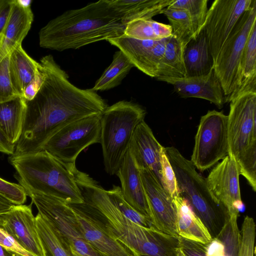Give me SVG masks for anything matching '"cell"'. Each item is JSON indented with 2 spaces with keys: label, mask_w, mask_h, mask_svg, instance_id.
<instances>
[{
  "label": "cell",
  "mask_w": 256,
  "mask_h": 256,
  "mask_svg": "<svg viewBox=\"0 0 256 256\" xmlns=\"http://www.w3.org/2000/svg\"><path fill=\"white\" fill-rule=\"evenodd\" d=\"M74 176L84 201L105 220L112 236L134 256H176L178 237L129 220L111 201L106 190L88 174L76 168Z\"/></svg>",
  "instance_id": "obj_3"
},
{
  "label": "cell",
  "mask_w": 256,
  "mask_h": 256,
  "mask_svg": "<svg viewBox=\"0 0 256 256\" xmlns=\"http://www.w3.org/2000/svg\"><path fill=\"white\" fill-rule=\"evenodd\" d=\"M208 2L207 0H174L168 7L183 8L188 11L196 37L204 28L208 10Z\"/></svg>",
  "instance_id": "obj_33"
},
{
  "label": "cell",
  "mask_w": 256,
  "mask_h": 256,
  "mask_svg": "<svg viewBox=\"0 0 256 256\" xmlns=\"http://www.w3.org/2000/svg\"><path fill=\"white\" fill-rule=\"evenodd\" d=\"M140 172L152 226L168 234L178 237L176 213L172 198L150 171L142 170Z\"/></svg>",
  "instance_id": "obj_14"
},
{
  "label": "cell",
  "mask_w": 256,
  "mask_h": 256,
  "mask_svg": "<svg viewBox=\"0 0 256 256\" xmlns=\"http://www.w3.org/2000/svg\"><path fill=\"white\" fill-rule=\"evenodd\" d=\"M36 221L46 256H74L70 245L43 216L38 213Z\"/></svg>",
  "instance_id": "obj_28"
},
{
  "label": "cell",
  "mask_w": 256,
  "mask_h": 256,
  "mask_svg": "<svg viewBox=\"0 0 256 256\" xmlns=\"http://www.w3.org/2000/svg\"><path fill=\"white\" fill-rule=\"evenodd\" d=\"M168 38L160 40H140L123 35L108 41L122 51L134 67L156 78Z\"/></svg>",
  "instance_id": "obj_17"
},
{
  "label": "cell",
  "mask_w": 256,
  "mask_h": 256,
  "mask_svg": "<svg viewBox=\"0 0 256 256\" xmlns=\"http://www.w3.org/2000/svg\"><path fill=\"white\" fill-rule=\"evenodd\" d=\"M240 175L236 161L228 155L212 169L206 178L210 190L226 208L230 218H238L242 205Z\"/></svg>",
  "instance_id": "obj_15"
},
{
  "label": "cell",
  "mask_w": 256,
  "mask_h": 256,
  "mask_svg": "<svg viewBox=\"0 0 256 256\" xmlns=\"http://www.w3.org/2000/svg\"><path fill=\"white\" fill-rule=\"evenodd\" d=\"M86 241L102 256H134L110 233L89 204H70Z\"/></svg>",
  "instance_id": "obj_13"
},
{
  "label": "cell",
  "mask_w": 256,
  "mask_h": 256,
  "mask_svg": "<svg viewBox=\"0 0 256 256\" xmlns=\"http://www.w3.org/2000/svg\"><path fill=\"white\" fill-rule=\"evenodd\" d=\"M206 244L208 256H225L224 245L218 238H212L210 242Z\"/></svg>",
  "instance_id": "obj_42"
},
{
  "label": "cell",
  "mask_w": 256,
  "mask_h": 256,
  "mask_svg": "<svg viewBox=\"0 0 256 256\" xmlns=\"http://www.w3.org/2000/svg\"><path fill=\"white\" fill-rule=\"evenodd\" d=\"M102 114H92L64 126L48 139L42 150L64 163L75 164L84 149L100 143Z\"/></svg>",
  "instance_id": "obj_10"
},
{
  "label": "cell",
  "mask_w": 256,
  "mask_h": 256,
  "mask_svg": "<svg viewBox=\"0 0 256 256\" xmlns=\"http://www.w3.org/2000/svg\"><path fill=\"white\" fill-rule=\"evenodd\" d=\"M44 74L42 66L40 63L39 67L32 80L24 89L23 98L28 102L32 100L36 95L44 81Z\"/></svg>",
  "instance_id": "obj_41"
},
{
  "label": "cell",
  "mask_w": 256,
  "mask_h": 256,
  "mask_svg": "<svg viewBox=\"0 0 256 256\" xmlns=\"http://www.w3.org/2000/svg\"><path fill=\"white\" fill-rule=\"evenodd\" d=\"M32 204L70 247L82 256H102L84 239L70 204L56 198L26 192Z\"/></svg>",
  "instance_id": "obj_11"
},
{
  "label": "cell",
  "mask_w": 256,
  "mask_h": 256,
  "mask_svg": "<svg viewBox=\"0 0 256 256\" xmlns=\"http://www.w3.org/2000/svg\"><path fill=\"white\" fill-rule=\"evenodd\" d=\"M164 148L174 172L179 196L186 200L212 238H216L229 217L226 208L214 196L190 160L174 146Z\"/></svg>",
  "instance_id": "obj_6"
},
{
  "label": "cell",
  "mask_w": 256,
  "mask_h": 256,
  "mask_svg": "<svg viewBox=\"0 0 256 256\" xmlns=\"http://www.w3.org/2000/svg\"><path fill=\"white\" fill-rule=\"evenodd\" d=\"M4 252L6 256H22L14 252H12L8 250L4 249Z\"/></svg>",
  "instance_id": "obj_47"
},
{
  "label": "cell",
  "mask_w": 256,
  "mask_h": 256,
  "mask_svg": "<svg viewBox=\"0 0 256 256\" xmlns=\"http://www.w3.org/2000/svg\"><path fill=\"white\" fill-rule=\"evenodd\" d=\"M254 0H215L208 10L203 30L214 64L219 52L242 14Z\"/></svg>",
  "instance_id": "obj_12"
},
{
  "label": "cell",
  "mask_w": 256,
  "mask_h": 256,
  "mask_svg": "<svg viewBox=\"0 0 256 256\" xmlns=\"http://www.w3.org/2000/svg\"><path fill=\"white\" fill-rule=\"evenodd\" d=\"M39 66L40 62L31 58L22 45L10 54V76L13 86L20 97L23 98L24 89L33 78Z\"/></svg>",
  "instance_id": "obj_26"
},
{
  "label": "cell",
  "mask_w": 256,
  "mask_h": 256,
  "mask_svg": "<svg viewBox=\"0 0 256 256\" xmlns=\"http://www.w3.org/2000/svg\"><path fill=\"white\" fill-rule=\"evenodd\" d=\"M11 4L12 0H0V38L9 16Z\"/></svg>",
  "instance_id": "obj_43"
},
{
  "label": "cell",
  "mask_w": 256,
  "mask_h": 256,
  "mask_svg": "<svg viewBox=\"0 0 256 256\" xmlns=\"http://www.w3.org/2000/svg\"><path fill=\"white\" fill-rule=\"evenodd\" d=\"M14 205V204L0 194V214L6 212Z\"/></svg>",
  "instance_id": "obj_45"
},
{
  "label": "cell",
  "mask_w": 256,
  "mask_h": 256,
  "mask_svg": "<svg viewBox=\"0 0 256 256\" xmlns=\"http://www.w3.org/2000/svg\"><path fill=\"white\" fill-rule=\"evenodd\" d=\"M26 111L23 98L0 104V130L11 144H16L22 134Z\"/></svg>",
  "instance_id": "obj_25"
},
{
  "label": "cell",
  "mask_w": 256,
  "mask_h": 256,
  "mask_svg": "<svg viewBox=\"0 0 256 256\" xmlns=\"http://www.w3.org/2000/svg\"><path fill=\"white\" fill-rule=\"evenodd\" d=\"M106 192L111 201L128 219L144 227L152 226L148 217L136 210L124 200L120 186H114Z\"/></svg>",
  "instance_id": "obj_34"
},
{
  "label": "cell",
  "mask_w": 256,
  "mask_h": 256,
  "mask_svg": "<svg viewBox=\"0 0 256 256\" xmlns=\"http://www.w3.org/2000/svg\"><path fill=\"white\" fill-rule=\"evenodd\" d=\"M163 146L160 154L162 186L173 198L179 196L174 172Z\"/></svg>",
  "instance_id": "obj_37"
},
{
  "label": "cell",
  "mask_w": 256,
  "mask_h": 256,
  "mask_svg": "<svg viewBox=\"0 0 256 256\" xmlns=\"http://www.w3.org/2000/svg\"><path fill=\"white\" fill-rule=\"evenodd\" d=\"M10 55L0 62V104L20 97L12 82L9 68Z\"/></svg>",
  "instance_id": "obj_36"
},
{
  "label": "cell",
  "mask_w": 256,
  "mask_h": 256,
  "mask_svg": "<svg viewBox=\"0 0 256 256\" xmlns=\"http://www.w3.org/2000/svg\"><path fill=\"white\" fill-rule=\"evenodd\" d=\"M256 234V225L254 218L246 216L240 232L238 256H254Z\"/></svg>",
  "instance_id": "obj_35"
},
{
  "label": "cell",
  "mask_w": 256,
  "mask_h": 256,
  "mask_svg": "<svg viewBox=\"0 0 256 256\" xmlns=\"http://www.w3.org/2000/svg\"><path fill=\"white\" fill-rule=\"evenodd\" d=\"M228 154L236 161L240 174L256 191V90H246L228 102Z\"/></svg>",
  "instance_id": "obj_5"
},
{
  "label": "cell",
  "mask_w": 256,
  "mask_h": 256,
  "mask_svg": "<svg viewBox=\"0 0 256 256\" xmlns=\"http://www.w3.org/2000/svg\"><path fill=\"white\" fill-rule=\"evenodd\" d=\"M157 80L172 84L182 98H196L206 100L221 108L226 98L214 68L206 74L184 78L158 77Z\"/></svg>",
  "instance_id": "obj_18"
},
{
  "label": "cell",
  "mask_w": 256,
  "mask_h": 256,
  "mask_svg": "<svg viewBox=\"0 0 256 256\" xmlns=\"http://www.w3.org/2000/svg\"><path fill=\"white\" fill-rule=\"evenodd\" d=\"M0 194L14 205L23 204L27 196L26 190L21 185L8 182L1 178Z\"/></svg>",
  "instance_id": "obj_38"
},
{
  "label": "cell",
  "mask_w": 256,
  "mask_h": 256,
  "mask_svg": "<svg viewBox=\"0 0 256 256\" xmlns=\"http://www.w3.org/2000/svg\"><path fill=\"white\" fill-rule=\"evenodd\" d=\"M256 25V0L240 16L222 47L214 64V72L221 84L226 102L240 87L242 58L253 27Z\"/></svg>",
  "instance_id": "obj_8"
},
{
  "label": "cell",
  "mask_w": 256,
  "mask_h": 256,
  "mask_svg": "<svg viewBox=\"0 0 256 256\" xmlns=\"http://www.w3.org/2000/svg\"><path fill=\"white\" fill-rule=\"evenodd\" d=\"M0 246L22 256H35L24 248L6 231L0 228Z\"/></svg>",
  "instance_id": "obj_40"
},
{
  "label": "cell",
  "mask_w": 256,
  "mask_h": 256,
  "mask_svg": "<svg viewBox=\"0 0 256 256\" xmlns=\"http://www.w3.org/2000/svg\"><path fill=\"white\" fill-rule=\"evenodd\" d=\"M206 244L179 237V248L186 256H208Z\"/></svg>",
  "instance_id": "obj_39"
},
{
  "label": "cell",
  "mask_w": 256,
  "mask_h": 256,
  "mask_svg": "<svg viewBox=\"0 0 256 256\" xmlns=\"http://www.w3.org/2000/svg\"><path fill=\"white\" fill-rule=\"evenodd\" d=\"M146 111L126 100L107 106L100 119V139L106 171L116 174L129 148L134 132L144 120Z\"/></svg>",
  "instance_id": "obj_7"
},
{
  "label": "cell",
  "mask_w": 256,
  "mask_h": 256,
  "mask_svg": "<svg viewBox=\"0 0 256 256\" xmlns=\"http://www.w3.org/2000/svg\"><path fill=\"white\" fill-rule=\"evenodd\" d=\"M126 26L109 0H100L49 21L38 32L39 45L58 51L77 49L121 36Z\"/></svg>",
  "instance_id": "obj_2"
},
{
  "label": "cell",
  "mask_w": 256,
  "mask_h": 256,
  "mask_svg": "<svg viewBox=\"0 0 256 256\" xmlns=\"http://www.w3.org/2000/svg\"><path fill=\"white\" fill-rule=\"evenodd\" d=\"M16 1L20 6L26 8L31 7L32 2V0H16Z\"/></svg>",
  "instance_id": "obj_46"
},
{
  "label": "cell",
  "mask_w": 256,
  "mask_h": 256,
  "mask_svg": "<svg viewBox=\"0 0 256 256\" xmlns=\"http://www.w3.org/2000/svg\"><path fill=\"white\" fill-rule=\"evenodd\" d=\"M176 213L178 236L202 244H208L212 237L208 230L193 212L186 200L178 196L172 198Z\"/></svg>",
  "instance_id": "obj_22"
},
{
  "label": "cell",
  "mask_w": 256,
  "mask_h": 256,
  "mask_svg": "<svg viewBox=\"0 0 256 256\" xmlns=\"http://www.w3.org/2000/svg\"><path fill=\"white\" fill-rule=\"evenodd\" d=\"M174 0H109L124 24L138 20L151 19L162 14Z\"/></svg>",
  "instance_id": "obj_24"
},
{
  "label": "cell",
  "mask_w": 256,
  "mask_h": 256,
  "mask_svg": "<svg viewBox=\"0 0 256 256\" xmlns=\"http://www.w3.org/2000/svg\"><path fill=\"white\" fill-rule=\"evenodd\" d=\"M9 160L26 192L59 199L68 204L84 202L74 176L75 164L64 163L45 150L12 154Z\"/></svg>",
  "instance_id": "obj_4"
},
{
  "label": "cell",
  "mask_w": 256,
  "mask_h": 256,
  "mask_svg": "<svg viewBox=\"0 0 256 256\" xmlns=\"http://www.w3.org/2000/svg\"><path fill=\"white\" fill-rule=\"evenodd\" d=\"M240 87L235 94L245 90H256V25L250 34L242 58Z\"/></svg>",
  "instance_id": "obj_31"
},
{
  "label": "cell",
  "mask_w": 256,
  "mask_h": 256,
  "mask_svg": "<svg viewBox=\"0 0 256 256\" xmlns=\"http://www.w3.org/2000/svg\"><path fill=\"white\" fill-rule=\"evenodd\" d=\"M33 20L34 14L31 7H24L16 0H12L9 16L0 38V62L22 45Z\"/></svg>",
  "instance_id": "obj_20"
},
{
  "label": "cell",
  "mask_w": 256,
  "mask_h": 256,
  "mask_svg": "<svg viewBox=\"0 0 256 256\" xmlns=\"http://www.w3.org/2000/svg\"><path fill=\"white\" fill-rule=\"evenodd\" d=\"M30 205H14L0 214V228L35 256H46Z\"/></svg>",
  "instance_id": "obj_16"
},
{
  "label": "cell",
  "mask_w": 256,
  "mask_h": 256,
  "mask_svg": "<svg viewBox=\"0 0 256 256\" xmlns=\"http://www.w3.org/2000/svg\"><path fill=\"white\" fill-rule=\"evenodd\" d=\"M162 14L169 20L172 35L185 48L194 37L192 22L188 11L183 8L168 6L162 10Z\"/></svg>",
  "instance_id": "obj_32"
},
{
  "label": "cell",
  "mask_w": 256,
  "mask_h": 256,
  "mask_svg": "<svg viewBox=\"0 0 256 256\" xmlns=\"http://www.w3.org/2000/svg\"><path fill=\"white\" fill-rule=\"evenodd\" d=\"M228 116L222 112L208 110L200 118L190 161L204 171L228 154Z\"/></svg>",
  "instance_id": "obj_9"
},
{
  "label": "cell",
  "mask_w": 256,
  "mask_h": 256,
  "mask_svg": "<svg viewBox=\"0 0 256 256\" xmlns=\"http://www.w3.org/2000/svg\"><path fill=\"white\" fill-rule=\"evenodd\" d=\"M184 49L172 34L168 38L160 64L158 77L180 78L188 76L184 58Z\"/></svg>",
  "instance_id": "obj_27"
},
{
  "label": "cell",
  "mask_w": 256,
  "mask_h": 256,
  "mask_svg": "<svg viewBox=\"0 0 256 256\" xmlns=\"http://www.w3.org/2000/svg\"><path fill=\"white\" fill-rule=\"evenodd\" d=\"M116 174L120 180V188L124 200L136 210L150 218L140 170L129 149Z\"/></svg>",
  "instance_id": "obj_21"
},
{
  "label": "cell",
  "mask_w": 256,
  "mask_h": 256,
  "mask_svg": "<svg viewBox=\"0 0 256 256\" xmlns=\"http://www.w3.org/2000/svg\"><path fill=\"white\" fill-rule=\"evenodd\" d=\"M162 147L144 120L136 126L128 148L139 170L150 171L162 186L160 154Z\"/></svg>",
  "instance_id": "obj_19"
},
{
  "label": "cell",
  "mask_w": 256,
  "mask_h": 256,
  "mask_svg": "<svg viewBox=\"0 0 256 256\" xmlns=\"http://www.w3.org/2000/svg\"><path fill=\"white\" fill-rule=\"evenodd\" d=\"M184 58L188 76L206 74L214 68L212 58L204 30L186 46Z\"/></svg>",
  "instance_id": "obj_23"
},
{
  "label": "cell",
  "mask_w": 256,
  "mask_h": 256,
  "mask_svg": "<svg viewBox=\"0 0 256 256\" xmlns=\"http://www.w3.org/2000/svg\"><path fill=\"white\" fill-rule=\"evenodd\" d=\"M133 67L134 64L122 51L116 52L112 63L96 81L92 90L95 92L104 91L116 87Z\"/></svg>",
  "instance_id": "obj_29"
},
{
  "label": "cell",
  "mask_w": 256,
  "mask_h": 256,
  "mask_svg": "<svg viewBox=\"0 0 256 256\" xmlns=\"http://www.w3.org/2000/svg\"><path fill=\"white\" fill-rule=\"evenodd\" d=\"M172 34V28L170 24L151 18L129 22L126 26L124 35L140 40H160Z\"/></svg>",
  "instance_id": "obj_30"
},
{
  "label": "cell",
  "mask_w": 256,
  "mask_h": 256,
  "mask_svg": "<svg viewBox=\"0 0 256 256\" xmlns=\"http://www.w3.org/2000/svg\"><path fill=\"white\" fill-rule=\"evenodd\" d=\"M71 251L74 256H82L78 252H76L74 250L70 248Z\"/></svg>",
  "instance_id": "obj_50"
},
{
  "label": "cell",
  "mask_w": 256,
  "mask_h": 256,
  "mask_svg": "<svg viewBox=\"0 0 256 256\" xmlns=\"http://www.w3.org/2000/svg\"><path fill=\"white\" fill-rule=\"evenodd\" d=\"M176 256H186V254L184 253L182 250L178 248L176 250Z\"/></svg>",
  "instance_id": "obj_48"
},
{
  "label": "cell",
  "mask_w": 256,
  "mask_h": 256,
  "mask_svg": "<svg viewBox=\"0 0 256 256\" xmlns=\"http://www.w3.org/2000/svg\"><path fill=\"white\" fill-rule=\"evenodd\" d=\"M16 144H11L0 130V152L12 155L14 152Z\"/></svg>",
  "instance_id": "obj_44"
},
{
  "label": "cell",
  "mask_w": 256,
  "mask_h": 256,
  "mask_svg": "<svg viewBox=\"0 0 256 256\" xmlns=\"http://www.w3.org/2000/svg\"><path fill=\"white\" fill-rule=\"evenodd\" d=\"M44 78L34 98L26 102L22 134L13 154L42 150L48 139L67 124L102 114L107 104L95 91L72 84L51 54L42 58Z\"/></svg>",
  "instance_id": "obj_1"
},
{
  "label": "cell",
  "mask_w": 256,
  "mask_h": 256,
  "mask_svg": "<svg viewBox=\"0 0 256 256\" xmlns=\"http://www.w3.org/2000/svg\"><path fill=\"white\" fill-rule=\"evenodd\" d=\"M0 256H6L3 248L0 246Z\"/></svg>",
  "instance_id": "obj_49"
}]
</instances>
